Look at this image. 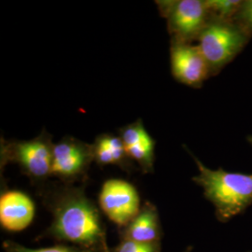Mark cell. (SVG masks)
I'll return each instance as SVG.
<instances>
[{
    "label": "cell",
    "mask_w": 252,
    "mask_h": 252,
    "mask_svg": "<svg viewBox=\"0 0 252 252\" xmlns=\"http://www.w3.org/2000/svg\"><path fill=\"white\" fill-rule=\"evenodd\" d=\"M192 157L198 167V175L192 180L202 187L220 221L231 220L252 206V174L213 170Z\"/></svg>",
    "instance_id": "1"
},
{
    "label": "cell",
    "mask_w": 252,
    "mask_h": 252,
    "mask_svg": "<svg viewBox=\"0 0 252 252\" xmlns=\"http://www.w3.org/2000/svg\"><path fill=\"white\" fill-rule=\"evenodd\" d=\"M252 37L251 31L237 20L211 19L197 39L211 77L218 75L237 57Z\"/></svg>",
    "instance_id": "2"
},
{
    "label": "cell",
    "mask_w": 252,
    "mask_h": 252,
    "mask_svg": "<svg viewBox=\"0 0 252 252\" xmlns=\"http://www.w3.org/2000/svg\"><path fill=\"white\" fill-rule=\"evenodd\" d=\"M54 230L56 234L76 243L92 244L102 237V229L95 208L81 195H69L57 209Z\"/></svg>",
    "instance_id": "3"
},
{
    "label": "cell",
    "mask_w": 252,
    "mask_h": 252,
    "mask_svg": "<svg viewBox=\"0 0 252 252\" xmlns=\"http://www.w3.org/2000/svg\"><path fill=\"white\" fill-rule=\"evenodd\" d=\"M160 13L166 19L171 43L197 41L202 31L212 19L207 0L156 1Z\"/></svg>",
    "instance_id": "4"
},
{
    "label": "cell",
    "mask_w": 252,
    "mask_h": 252,
    "mask_svg": "<svg viewBox=\"0 0 252 252\" xmlns=\"http://www.w3.org/2000/svg\"><path fill=\"white\" fill-rule=\"evenodd\" d=\"M54 143L52 136L43 131L31 140H1V161L15 162L36 179H43L52 171Z\"/></svg>",
    "instance_id": "5"
},
{
    "label": "cell",
    "mask_w": 252,
    "mask_h": 252,
    "mask_svg": "<svg viewBox=\"0 0 252 252\" xmlns=\"http://www.w3.org/2000/svg\"><path fill=\"white\" fill-rule=\"evenodd\" d=\"M99 203L106 215L118 225H126L139 212V195L126 180H107L100 191Z\"/></svg>",
    "instance_id": "6"
},
{
    "label": "cell",
    "mask_w": 252,
    "mask_h": 252,
    "mask_svg": "<svg viewBox=\"0 0 252 252\" xmlns=\"http://www.w3.org/2000/svg\"><path fill=\"white\" fill-rule=\"evenodd\" d=\"M170 63L175 80L189 87L200 88L211 77L209 66L198 45L171 43Z\"/></svg>",
    "instance_id": "7"
},
{
    "label": "cell",
    "mask_w": 252,
    "mask_h": 252,
    "mask_svg": "<svg viewBox=\"0 0 252 252\" xmlns=\"http://www.w3.org/2000/svg\"><path fill=\"white\" fill-rule=\"evenodd\" d=\"M93 159L92 145L74 137H64L54 145L51 174L63 178L78 176Z\"/></svg>",
    "instance_id": "8"
},
{
    "label": "cell",
    "mask_w": 252,
    "mask_h": 252,
    "mask_svg": "<svg viewBox=\"0 0 252 252\" xmlns=\"http://www.w3.org/2000/svg\"><path fill=\"white\" fill-rule=\"evenodd\" d=\"M35 204L20 190H8L0 197V223L11 232L23 231L33 221Z\"/></svg>",
    "instance_id": "9"
},
{
    "label": "cell",
    "mask_w": 252,
    "mask_h": 252,
    "mask_svg": "<svg viewBox=\"0 0 252 252\" xmlns=\"http://www.w3.org/2000/svg\"><path fill=\"white\" fill-rule=\"evenodd\" d=\"M158 218L153 206H147L133 220L129 229V240L153 243L159 235Z\"/></svg>",
    "instance_id": "10"
},
{
    "label": "cell",
    "mask_w": 252,
    "mask_h": 252,
    "mask_svg": "<svg viewBox=\"0 0 252 252\" xmlns=\"http://www.w3.org/2000/svg\"><path fill=\"white\" fill-rule=\"evenodd\" d=\"M155 141L150 135H147L139 142L126 148L129 158L138 162L145 170H151L154 162Z\"/></svg>",
    "instance_id": "11"
},
{
    "label": "cell",
    "mask_w": 252,
    "mask_h": 252,
    "mask_svg": "<svg viewBox=\"0 0 252 252\" xmlns=\"http://www.w3.org/2000/svg\"><path fill=\"white\" fill-rule=\"evenodd\" d=\"M243 0H207L212 19L235 20Z\"/></svg>",
    "instance_id": "12"
},
{
    "label": "cell",
    "mask_w": 252,
    "mask_h": 252,
    "mask_svg": "<svg viewBox=\"0 0 252 252\" xmlns=\"http://www.w3.org/2000/svg\"><path fill=\"white\" fill-rule=\"evenodd\" d=\"M118 252H158L153 243H140L128 240L119 247Z\"/></svg>",
    "instance_id": "13"
},
{
    "label": "cell",
    "mask_w": 252,
    "mask_h": 252,
    "mask_svg": "<svg viewBox=\"0 0 252 252\" xmlns=\"http://www.w3.org/2000/svg\"><path fill=\"white\" fill-rule=\"evenodd\" d=\"M235 20L239 21L252 34V0H244Z\"/></svg>",
    "instance_id": "14"
},
{
    "label": "cell",
    "mask_w": 252,
    "mask_h": 252,
    "mask_svg": "<svg viewBox=\"0 0 252 252\" xmlns=\"http://www.w3.org/2000/svg\"><path fill=\"white\" fill-rule=\"evenodd\" d=\"M10 252H80L76 250H73L70 248L65 247H54V248H46V249H38V250H32L27 249L21 246H12V249H10Z\"/></svg>",
    "instance_id": "15"
},
{
    "label": "cell",
    "mask_w": 252,
    "mask_h": 252,
    "mask_svg": "<svg viewBox=\"0 0 252 252\" xmlns=\"http://www.w3.org/2000/svg\"><path fill=\"white\" fill-rule=\"evenodd\" d=\"M247 140H248V142L252 146V135H249V136L247 137Z\"/></svg>",
    "instance_id": "16"
}]
</instances>
